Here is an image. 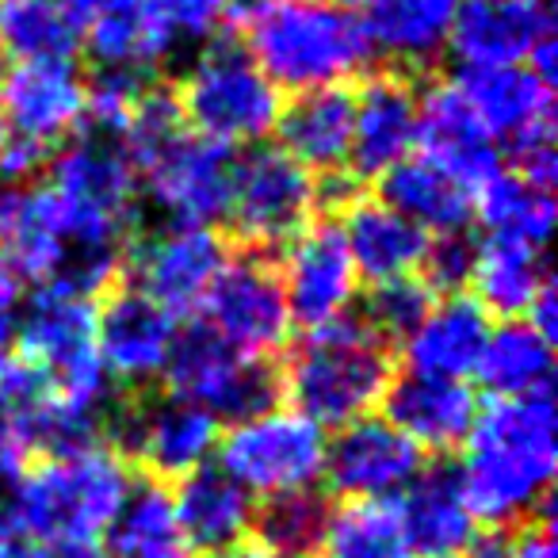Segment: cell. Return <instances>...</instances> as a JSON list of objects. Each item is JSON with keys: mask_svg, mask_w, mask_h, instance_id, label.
<instances>
[{"mask_svg": "<svg viewBox=\"0 0 558 558\" xmlns=\"http://www.w3.org/2000/svg\"><path fill=\"white\" fill-rule=\"evenodd\" d=\"M558 471L550 395L494 398L463 440L456 482L474 520L489 527L527 524L547 505Z\"/></svg>", "mask_w": 558, "mask_h": 558, "instance_id": "6da1fadb", "label": "cell"}, {"mask_svg": "<svg viewBox=\"0 0 558 558\" xmlns=\"http://www.w3.org/2000/svg\"><path fill=\"white\" fill-rule=\"evenodd\" d=\"M245 54L283 93L344 88L372 62V43L356 12L333 0H233Z\"/></svg>", "mask_w": 558, "mask_h": 558, "instance_id": "7a4b0ae2", "label": "cell"}, {"mask_svg": "<svg viewBox=\"0 0 558 558\" xmlns=\"http://www.w3.org/2000/svg\"><path fill=\"white\" fill-rule=\"evenodd\" d=\"M119 146L172 226H210L226 218L238 154L195 134L169 93L149 88Z\"/></svg>", "mask_w": 558, "mask_h": 558, "instance_id": "3957f363", "label": "cell"}, {"mask_svg": "<svg viewBox=\"0 0 558 558\" xmlns=\"http://www.w3.org/2000/svg\"><path fill=\"white\" fill-rule=\"evenodd\" d=\"M134 494L131 463L116 448L47 456L12 482L9 520L32 543H96L116 527L126 497Z\"/></svg>", "mask_w": 558, "mask_h": 558, "instance_id": "277c9868", "label": "cell"}, {"mask_svg": "<svg viewBox=\"0 0 558 558\" xmlns=\"http://www.w3.org/2000/svg\"><path fill=\"white\" fill-rule=\"evenodd\" d=\"M390 387L387 344L356 318L311 329L279 375V395L318 428L367 417Z\"/></svg>", "mask_w": 558, "mask_h": 558, "instance_id": "5b68a950", "label": "cell"}, {"mask_svg": "<svg viewBox=\"0 0 558 558\" xmlns=\"http://www.w3.org/2000/svg\"><path fill=\"white\" fill-rule=\"evenodd\" d=\"M195 134L222 146H260L279 123L283 93L233 43H210L172 96Z\"/></svg>", "mask_w": 558, "mask_h": 558, "instance_id": "8992f818", "label": "cell"}, {"mask_svg": "<svg viewBox=\"0 0 558 558\" xmlns=\"http://www.w3.org/2000/svg\"><path fill=\"white\" fill-rule=\"evenodd\" d=\"M16 341L24 344V360L50 383L58 398L96 413L111 410V379L96 349L93 299L39 288V295L27 299Z\"/></svg>", "mask_w": 558, "mask_h": 558, "instance_id": "52a82bcc", "label": "cell"}, {"mask_svg": "<svg viewBox=\"0 0 558 558\" xmlns=\"http://www.w3.org/2000/svg\"><path fill=\"white\" fill-rule=\"evenodd\" d=\"M329 436L303 413L271 405L248 421L230 425L218 436V466L245 489L248 497H279L314 489L326 478Z\"/></svg>", "mask_w": 558, "mask_h": 558, "instance_id": "ba28073f", "label": "cell"}, {"mask_svg": "<svg viewBox=\"0 0 558 558\" xmlns=\"http://www.w3.org/2000/svg\"><path fill=\"white\" fill-rule=\"evenodd\" d=\"M471 100L474 116L497 146L517 161V172L535 184H555V88L532 65H505V70L463 73L459 81Z\"/></svg>", "mask_w": 558, "mask_h": 558, "instance_id": "9c48e42d", "label": "cell"}, {"mask_svg": "<svg viewBox=\"0 0 558 558\" xmlns=\"http://www.w3.org/2000/svg\"><path fill=\"white\" fill-rule=\"evenodd\" d=\"M322 184L311 169L288 157L279 146H253L238 157L230 187V226L256 248L288 245L314 222Z\"/></svg>", "mask_w": 558, "mask_h": 558, "instance_id": "30bf717a", "label": "cell"}, {"mask_svg": "<svg viewBox=\"0 0 558 558\" xmlns=\"http://www.w3.org/2000/svg\"><path fill=\"white\" fill-rule=\"evenodd\" d=\"M165 375L172 383V395L230 425L279 405V375L264 360L233 352L203 326L187 337H177Z\"/></svg>", "mask_w": 558, "mask_h": 558, "instance_id": "8fae6325", "label": "cell"}, {"mask_svg": "<svg viewBox=\"0 0 558 558\" xmlns=\"http://www.w3.org/2000/svg\"><path fill=\"white\" fill-rule=\"evenodd\" d=\"M203 329L233 352L268 360L291 333L288 299L279 276L260 256H230L199 306Z\"/></svg>", "mask_w": 558, "mask_h": 558, "instance_id": "7c38bea8", "label": "cell"}, {"mask_svg": "<svg viewBox=\"0 0 558 558\" xmlns=\"http://www.w3.org/2000/svg\"><path fill=\"white\" fill-rule=\"evenodd\" d=\"M279 288L288 299L291 322L306 329L333 326L349 318L356 303L360 276L349 256V245L341 238V226L311 222L303 233L283 245V260L276 268Z\"/></svg>", "mask_w": 558, "mask_h": 558, "instance_id": "4fadbf2b", "label": "cell"}, {"mask_svg": "<svg viewBox=\"0 0 558 558\" xmlns=\"http://www.w3.org/2000/svg\"><path fill=\"white\" fill-rule=\"evenodd\" d=\"M421 471H425V456L417 444L375 413L337 428L326 451V478L333 494L349 505L395 501L417 482Z\"/></svg>", "mask_w": 558, "mask_h": 558, "instance_id": "5bb4252c", "label": "cell"}, {"mask_svg": "<svg viewBox=\"0 0 558 558\" xmlns=\"http://www.w3.org/2000/svg\"><path fill=\"white\" fill-rule=\"evenodd\" d=\"M226 260H230L226 241L210 226L169 222L134 248V288L172 318L192 314L203 306Z\"/></svg>", "mask_w": 558, "mask_h": 558, "instance_id": "9a60e30c", "label": "cell"}, {"mask_svg": "<svg viewBox=\"0 0 558 558\" xmlns=\"http://www.w3.org/2000/svg\"><path fill=\"white\" fill-rule=\"evenodd\" d=\"M119 448L157 478L180 482L218 451V421L177 395L149 398L119 417Z\"/></svg>", "mask_w": 558, "mask_h": 558, "instance_id": "2e32d148", "label": "cell"}, {"mask_svg": "<svg viewBox=\"0 0 558 558\" xmlns=\"http://www.w3.org/2000/svg\"><path fill=\"white\" fill-rule=\"evenodd\" d=\"M555 39L543 0H463L448 35V54L463 73L527 65Z\"/></svg>", "mask_w": 558, "mask_h": 558, "instance_id": "e0dca14e", "label": "cell"}, {"mask_svg": "<svg viewBox=\"0 0 558 558\" xmlns=\"http://www.w3.org/2000/svg\"><path fill=\"white\" fill-rule=\"evenodd\" d=\"M177 318L146 299L138 288H123L96 306V349L111 383L146 387L169 372L177 349Z\"/></svg>", "mask_w": 558, "mask_h": 558, "instance_id": "ac0fdd59", "label": "cell"}, {"mask_svg": "<svg viewBox=\"0 0 558 558\" xmlns=\"http://www.w3.org/2000/svg\"><path fill=\"white\" fill-rule=\"evenodd\" d=\"M0 111L9 138L50 154L85 123V77L73 62L12 65L0 77Z\"/></svg>", "mask_w": 558, "mask_h": 558, "instance_id": "d6986e66", "label": "cell"}, {"mask_svg": "<svg viewBox=\"0 0 558 558\" xmlns=\"http://www.w3.org/2000/svg\"><path fill=\"white\" fill-rule=\"evenodd\" d=\"M73 260L62 210L35 180H0V264L39 288H58Z\"/></svg>", "mask_w": 558, "mask_h": 558, "instance_id": "ffe728a7", "label": "cell"}, {"mask_svg": "<svg viewBox=\"0 0 558 558\" xmlns=\"http://www.w3.org/2000/svg\"><path fill=\"white\" fill-rule=\"evenodd\" d=\"M417 146L421 157L440 165L444 172L471 187V195L501 172V154L459 81H440L425 96H417Z\"/></svg>", "mask_w": 558, "mask_h": 558, "instance_id": "44dd1931", "label": "cell"}, {"mask_svg": "<svg viewBox=\"0 0 558 558\" xmlns=\"http://www.w3.org/2000/svg\"><path fill=\"white\" fill-rule=\"evenodd\" d=\"M62 4L81 24V47L96 58L100 70L146 77L177 50L149 0H62Z\"/></svg>", "mask_w": 558, "mask_h": 558, "instance_id": "7402d4cb", "label": "cell"}, {"mask_svg": "<svg viewBox=\"0 0 558 558\" xmlns=\"http://www.w3.org/2000/svg\"><path fill=\"white\" fill-rule=\"evenodd\" d=\"M417 146V93L402 73H375L352 96L349 165L360 177H387Z\"/></svg>", "mask_w": 558, "mask_h": 558, "instance_id": "603a6c76", "label": "cell"}, {"mask_svg": "<svg viewBox=\"0 0 558 558\" xmlns=\"http://www.w3.org/2000/svg\"><path fill=\"white\" fill-rule=\"evenodd\" d=\"M383 417L410 436L421 451H451L463 448L466 433L478 417V398L463 379H440V375L405 372L390 379L383 395Z\"/></svg>", "mask_w": 558, "mask_h": 558, "instance_id": "cb8c5ba5", "label": "cell"}, {"mask_svg": "<svg viewBox=\"0 0 558 558\" xmlns=\"http://www.w3.org/2000/svg\"><path fill=\"white\" fill-rule=\"evenodd\" d=\"M395 509L413 558H466L478 550V520L451 471H421Z\"/></svg>", "mask_w": 558, "mask_h": 558, "instance_id": "d4e9b609", "label": "cell"}, {"mask_svg": "<svg viewBox=\"0 0 558 558\" xmlns=\"http://www.w3.org/2000/svg\"><path fill=\"white\" fill-rule=\"evenodd\" d=\"M489 314L471 295H444L425 311L410 337H405V360L410 372L440 375V379H463L474 375L478 356L489 337Z\"/></svg>", "mask_w": 558, "mask_h": 558, "instance_id": "484cf974", "label": "cell"}, {"mask_svg": "<svg viewBox=\"0 0 558 558\" xmlns=\"http://www.w3.org/2000/svg\"><path fill=\"white\" fill-rule=\"evenodd\" d=\"M341 238L356 264V276L367 279L372 288L417 276L428 248V233H421L410 218H402L390 203L375 195L352 203L341 222Z\"/></svg>", "mask_w": 558, "mask_h": 558, "instance_id": "4316f807", "label": "cell"}, {"mask_svg": "<svg viewBox=\"0 0 558 558\" xmlns=\"http://www.w3.org/2000/svg\"><path fill=\"white\" fill-rule=\"evenodd\" d=\"M172 497V517L180 535L192 550H222L245 539L256 520V505L222 466L207 463L177 482Z\"/></svg>", "mask_w": 558, "mask_h": 558, "instance_id": "83f0119b", "label": "cell"}, {"mask_svg": "<svg viewBox=\"0 0 558 558\" xmlns=\"http://www.w3.org/2000/svg\"><path fill=\"white\" fill-rule=\"evenodd\" d=\"M279 149L295 157L303 169L341 172L352 149V93L344 88H314L299 93L279 111Z\"/></svg>", "mask_w": 558, "mask_h": 558, "instance_id": "f1b7e54d", "label": "cell"}, {"mask_svg": "<svg viewBox=\"0 0 558 558\" xmlns=\"http://www.w3.org/2000/svg\"><path fill=\"white\" fill-rule=\"evenodd\" d=\"M379 199L390 203L402 218H410L421 233H463L471 222L474 195L466 184H459L451 172L433 165L428 157H405L387 177H379Z\"/></svg>", "mask_w": 558, "mask_h": 558, "instance_id": "f546056e", "label": "cell"}, {"mask_svg": "<svg viewBox=\"0 0 558 558\" xmlns=\"http://www.w3.org/2000/svg\"><path fill=\"white\" fill-rule=\"evenodd\" d=\"M463 0H375L360 24L379 54L402 65H428L448 50V35Z\"/></svg>", "mask_w": 558, "mask_h": 558, "instance_id": "4dcf8cb0", "label": "cell"}, {"mask_svg": "<svg viewBox=\"0 0 558 558\" xmlns=\"http://www.w3.org/2000/svg\"><path fill=\"white\" fill-rule=\"evenodd\" d=\"M550 283L547 264H543L539 248L512 245V241H478L474 253V271L471 288L474 303L486 314H497L505 322L527 318L532 303L539 299V291Z\"/></svg>", "mask_w": 558, "mask_h": 558, "instance_id": "1f68e13d", "label": "cell"}, {"mask_svg": "<svg viewBox=\"0 0 558 558\" xmlns=\"http://www.w3.org/2000/svg\"><path fill=\"white\" fill-rule=\"evenodd\" d=\"M474 375L494 398L547 395L555 375V341H547L527 322H501L489 329Z\"/></svg>", "mask_w": 558, "mask_h": 558, "instance_id": "d6a6232c", "label": "cell"}, {"mask_svg": "<svg viewBox=\"0 0 558 558\" xmlns=\"http://www.w3.org/2000/svg\"><path fill=\"white\" fill-rule=\"evenodd\" d=\"M474 210L489 241H512V245L547 248L555 230V195L550 187L520 177V172H497L474 192Z\"/></svg>", "mask_w": 558, "mask_h": 558, "instance_id": "836d02e7", "label": "cell"}, {"mask_svg": "<svg viewBox=\"0 0 558 558\" xmlns=\"http://www.w3.org/2000/svg\"><path fill=\"white\" fill-rule=\"evenodd\" d=\"M0 50L12 65L73 62L81 50V24L62 0H0Z\"/></svg>", "mask_w": 558, "mask_h": 558, "instance_id": "e575fe53", "label": "cell"}, {"mask_svg": "<svg viewBox=\"0 0 558 558\" xmlns=\"http://www.w3.org/2000/svg\"><path fill=\"white\" fill-rule=\"evenodd\" d=\"M111 535V558H195L172 517V497L161 486H134Z\"/></svg>", "mask_w": 558, "mask_h": 558, "instance_id": "d590c367", "label": "cell"}, {"mask_svg": "<svg viewBox=\"0 0 558 558\" xmlns=\"http://www.w3.org/2000/svg\"><path fill=\"white\" fill-rule=\"evenodd\" d=\"M318 550L326 558H413L398 509L390 501L344 505L329 517Z\"/></svg>", "mask_w": 558, "mask_h": 558, "instance_id": "8d00e7d4", "label": "cell"}, {"mask_svg": "<svg viewBox=\"0 0 558 558\" xmlns=\"http://www.w3.org/2000/svg\"><path fill=\"white\" fill-rule=\"evenodd\" d=\"M329 517H333V509L318 489H299V494L268 497V505L256 512L253 527L268 555L314 558V550L326 539Z\"/></svg>", "mask_w": 558, "mask_h": 558, "instance_id": "74e56055", "label": "cell"}, {"mask_svg": "<svg viewBox=\"0 0 558 558\" xmlns=\"http://www.w3.org/2000/svg\"><path fill=\"white\" fill-rule=\"evenodd\" d=\"M146 93L149 85L138 73L100 70L96 81H85V123L93 126V134L119 142L126 134V126L134 123V116H138Z\"/></svg>", "mask_w": 558, "mask_h": 558, "instance_id": "f35d334b", "label": "cell"}, {"mask_svg": "<svg viewBox=\"0 0 558 558\" xmlns=\"http://www.w3.org/2000/svg\"><path fill=\"white\" fill-rule=\"evenodd\" d=\"M433 306V291L421 283L417 276L390 279V283H375L364 306V326L387 341H405L417 329V322L425 318V311Z\"/></svg>", "mask_w": 558, "mask_h": 558, "instance_id": "ab89813d", "label": "cell"}, {"mask_svg": "<svg viewBox=\"0 0 558 558\" xmlns=\"http://www.w3.org/2000/svg\"><path fill=\"white\" fill-rule=\"evenodd\" d=\"M169 39L177 43H210L233 20V0H149Z\"/></svg>", "mask_w": 558, "mask_h": 558, "instance_id": "60d3db41", "label": "cell"}, {"mask_svg": "<svg viewBox=\"0 0 558 558\" xmlns=\"http://www.w3.org/2000/svg\"><path fill=\"white\" fill-rule=\"evenodd\" d=\"M474 253H478V241L463 233H444V238L428 241L425 260H421V271H425V288L448 291V295H459V288L471 283L474 271Z\"/></svg>", "mask_w": 558, "mask_h": 558, "instance_id": "b9f144b4", "label": "cell"}, {"mask_svg": "<svg viewBox=\"0 0 558 558\" xmlns=\"http://www.w3.org/2000/svg\"><path fill=\"white\" fill-rule=\"evenodd\" d=\"M24 306H27L24 279H20L9 264H0V356H4V349H9V344H16Z\"/></svg>", "mask_w": 558, "mask_h": 558, "instance_id": "7bdbcfd3", "label": "cell"}, {"mask_svg": "<svg viewBox=\"0 0 558 558\" xmlns=\"http://www.w3.org/2000/svg\"><path fill=\"white\" fill-rule=\"evenodd\" d=\"M505 558H558L555 535H550L547 520H527V524H520V535L512 539V547L505 550Z\"/></svg>", "mask_w": 558, "mask_h": 558, "instance_id": "ee69618b", "label": "cell"}, {"mask_svg": "<svg viewBox=\"0 0 558 558\" xmlns=\"http://www.w3.org/2000/svg\"><path fill=\"white\" fill-rule=\"evenodd\" d=\"M27 444L20 436V428L12 425L4 413H0V482H16L24 474V459H27Z\"/></svg>", "mask_w": 558, "mask_h": 558, "instance_id": "f6af8a7d", "label": "cell"}, {"mask_svg": "<svg viewBox=\"0 0 558 558\" xmlns=\"http://www.w3.org/2000/svg\"><path fill=\"white\" fill-rule=\"evenodd\" d=\"M16 558H111L96 543H27Z\"/></svg>", "mask_w": 558, "mask_h": 558, "instance_id": "bcb514c9", "label": "cell"}, {"mask_svg": "<svg viewBox=\"0 0 558 558\" xmlns=\"http://www.w3.org/2000/svg\"><path fill=\"white\" fill-rule=\"evenodd\" d=\"M16 555H20V535L12 527L9 512L0 509V558H16Z\"/></svg>", "mask_w": 558, "mask_h": 558, "instance_id": "7dc6e473", "label": "cell"}, {"mask_svg": "<svg viewBox=\"0 0 558 558\" xmlns=\"http://www.w3.org/2000/svg\"><path fill=\"white\" fill-rule=\"evenodd\" d=\"M210 558H276V555H268V550L260 547V543H233V547H222V550H215Z\"/></svg>", "mask_w": 558, "mask_h": 558, "instance_id": "c3c4849f", "label": "cell"}, {"mask_svg": "<svg viewBox=\"0 0 558 558\" xmlns=\"http://www.w3.org/2000/svg\"><path fill=\"white\" fill-rule=\"evenodd\" d=\"M333 4H341V9H349V12H364V9H372L375 0H333Z\"/></svg>", "mask_w": 558, "mask_h": 558, "instance_id": "681fc988", "label": "cell"}, {"mask_svg": "<svg viewBox=\"0 0 558 558\" xmlns=\"http://www.w3.org/2000/svg\"><path fill=\"white\" fill-rule=\"evenodd\" d=\"M9 146V123H4V111H0V154Z\"/></svg>", "mask_w": 558, "mask_h": 558, "instance_id": "f907efd6", "label": "cell"}, {"mask_svg": "<svg viewBox=\"0 0 558 558\" xmlns=\"http://www.w3.org/2000/svg\"><path fill=\"white\" fill-rule=\"evenodd\" d=\"M466 558H497L494 550H482V555H466Z\"/></svg>", "mask_w": 558, "mask_h": 558, "instance_id": "816d5d0a", "label": "cell"}]
</instances>
